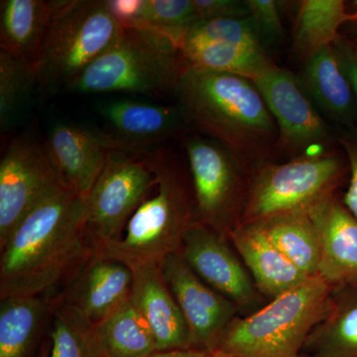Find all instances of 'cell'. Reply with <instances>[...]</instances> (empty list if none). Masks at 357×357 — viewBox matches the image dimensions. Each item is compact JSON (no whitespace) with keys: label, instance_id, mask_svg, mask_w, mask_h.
Listing matches in <instances>:
<instances>
[{"label":"cell","instance_id":"cell-1","mask_svg":"<svg viewBox=\"0 0 357 357\" xmlns=\"http://www.w3.org/2000/svg\"><path fill=\"white\" fill-rule=\"evenodd\" d=\"M0 251V299L41 297L67 286L93 255L86 199L61 184L23 218Z\"/></svg>","mask_w":357,"mask_h":357},{"label":"cell","instance_id":"cell-2","mask_svg":"<svg viewBox=\"0 0 357 357\" xmlns=\"http://www.w3.org/2000/svg\"><path fill=\"white\" fill-rule=\"evenodd\" d=\"M189 128L217 141L249 173L278 156V128L248 77L185 68L176 89Z\"/></svg>","mask_w":357,"mask_h":357},{"label":"cell","instance_id":"cell-3","mask_svg":"<svg viewBox=\"0 0 357 357\" xmlns=\"http://www.w3.org/2000/svg\"><path fill=\"white\" fill-rule=\"evenodd\" d=\"M148 155L156 176V192L138 206L121 238L93 252L130 269L161 264L167 256L178 252L185 232L197 220L191 177L177 155L165 147Z\"/></svg>","mask_w":357,"mask_h":357},{"label":"cell","instance_id":"cell-4","mask_svg":"<svg viewBox=\"0 0 357 357\" xmlns=\"http://www.w3.org/2000/svg\"><path fill=\"white\" fill-rule=\"evenodd\" d=\"M185 70L178 45L143 26H124L119 38L65 89L81 95L175 96Z\"/></svg>","mask_w":357,"mask_h":357},{"label":"cell","instance_id":"cell-5","mask_svg":"<svg viewBox=\"0 0 357 357\" xmlns=\"http://www.w3.org/2000/svg\"><path fill=\"white\" fill-rule=\"evenodd\" d=\"M333 290L321 277H311L255 314L234 319L215 351L236 357H302L307 338L332 306Z\"/></svg>","mask_w":357,"mask_h":357},{"label":"cell","instance_id":"cell-6","mask_svg":"<svg viewBox=\"0 0 357 357\" xmlns=\"http://www.w3.org/2000/svg\"><path fill=\"white\" fill-rule=\"evenodd\" d=\"M122 26L103 0H57L36 68L38 91L66 89L119 38Z\"/></svg>","mask_w":357,"mask_h":357},{"label":"cell","instance_id":"cell-7","mask_svg":"<svg viewBox=\"0 0 357 357\" xmlns=\"http://www.w3.org/2000/svg\"><path fill=\"white\" fill-rule=\"evenodd\" d=\"M347 171L349 163L342 148L302 155L285 163L267 162L249 174L239 222L309 211L335 194Z\"/></svg>","mask_w":357,"mask_h":357},{"label":"cell","instance_id":"cell-8","mask_svg":"<svg viewBox=\"0 0 357 357\" xmlns=\"http://www.w3.org/2000/svg\"><path fill=\"white\" fill-rule=\"evenodd\" d=\"M148 154L112 150L86 199V234L93 252L121 238L138 206L156 187Z\"/></svg>","mask_w":357,"mask_h":357},{"label":"cell","instance_id":"cell-9","mask_svg":"<svg viewBox=\"0 0 357 357\" xmlns=\"http://www.w3.org/2000/svg\"><path fill=\"white\" fill-rule=\"evenodd\" d=\"M185 150L196 220L220 234L230 232L241 222L250 173L227 148L206 136H188Z\"/></svg>","mask_w":357,"mask_h":357},{"label":"cell","instance_id":"cell-10","mask_svg":"<svg viewBox=\"0 0 357 357\" xmlns=\"http://www.w3.org/2000/svg\"><path fill=\"white\" fill-rule=\"evenodd\" d=\"M253 82L276 122L278 155L291 160L338 144L337 131L317 109L297 75L274 63Z\"/></svg>","mask_w":357,"mask_h":357},{"label":"cell","instance_id":"cell-11","mask_svg":"<svg viewBox=\"0 0 357 357\" xmlns=\"http://www.w3.org/2000/svg\"><path fill=\"white\" fill-rule=\"evenodd\" d=\"M61 184L45 145L25 135L11 141L0 161V248L32 208Z\"/></svg>","mask_w":357,"mask_h":357},{"label":"cell","instance_id":"cell-12","mask_svg":"<svg viewBox=\"0 0 357 357\" xmlns=\"http://www.w3.org/2000/svg\"><path fill=\"white\" fill-rule=\"evenodd\" d=\"M160 265L189 326L194 349L215 351L236 319L238 307L204 283L178 252L167 256Z\"/></svg>","mask_w":357,"mask_h":357},{"label":"cell","instance_id":"cell-13","mask_svg":"<svg viewBox=\"0 0 357 357\" xmlns=\"http://www.w3.org/2000/svg\"><path fill=\"white\" fill-rule=\"evenodd\" d=\"M98 112L117 147L133 153L153 152L190 128L177 105L121 98L102 102Z\"/></svg>","mask_w":357,"mask_h":357},{"label":"cell","instance_id":"cell-14","mask_svg":"<svg viewBox=\"0 0 357 357\" xmlns=\"http://www.w3.org/2000/svg\"><path fill=\"white\" fill-rule=\"evenodd\" d=\"M178 253L204 283L237 307H250L257 302L259 291L255 282L218 230L195 220Z\"/></svg>","mask_w":357,"mask_h":357},{"label":"cell","instance_id":"cell-15","mask_svg":"<svg viewBox=\"0 0 357 357\" xmlns=\"http://www.w3.org/2000/svg\"><path fill=\"white\" fill-rule=\"evenodd\" d=\"M133 273L123 263L93 255L66 286L57 305L93 326L130 299Z\"/></svg>","mask_w":357,"mask_h":357},{"label":"cell","instance_id":"cell-16","mask_svg":"<svg viewBox=\"0 0 357 357\" xmlns=\"http://www.w3.org/2000/svg\"><path fill=\"white\" fill-rule=\"evenodd\" d=\"M45 148L61 181L88 199L110 151L119 147L105 130L60 123L51 129Z\"/></svg>","mask_w":357,"mask_h":357},{"label":"cell","instance_id":"cell-17","mask_svg":"<svg viewBox=\"0 0 357 357\" xmlns=\"http://www.w3.org/2000/svg\"><path fill=\"white\" fill-rule=\"evenodd\" d=\"M130 300L153 333L157 351L194 349L191 333L160 264L132 268Z\"/></svg>","mask_w":357,"mask_h":357},{"label":"cell","instance_id":"cell-18","mask_svg":"<svg viewBox=\"0 0 357 357\" xmlns=\"http://www.w3.org/2000/svg\"><path fill=\"white\" fill-rule=\"evenodd\" d=\"M318 230V276L332 287L357 284V220L333 194L309 211Z\"/></svg>","mask_w":357,"mask_h":357},{"label":"cell","instance_id":"cell-19","mask_svg":"<svg viewBox=\"0 0 357 357\" xmlns=\"http://www.w3.org/2000/svg\"><path fill=\"white\" fill-rule=\"evenodd\" d=\"M298 77L317 109L337 132L356 130L354 93L333 45L303 63Z\"/></svg>","mask_w":357,"mask_h":357},{"label":"cell","instance_id":"cell-20","mask_svg":"<svg viewBox=\"0 0 357 357\" xmlns=\"http://www.w3.org/2000/svg\"><path fill=\"white\" fill-rule=\"evenodd\" d=\"M229 236L259 293L275 299L311 278L276 248L258 223H237Z\"/></svg>","mask_w":357,"mask_h":357},{"label":"cell","instance_id":"cell-21","mask_svg":"<svg viewBox=\"0 0 357 357\" xmlns=\"http://www.w3.org/2000/svg\"><path fill=\"white\" fill-rule=\"evenodd\" d=\"M57 1L2 0L0 2L1 51L24 61L36 70Z\"/></svg>","mask_w":357,"mask_h":357},{"label":"cell","instance_id":"cell-22","mask_svg":"<svg viewBox=\"0 0 357 357\" xmlns=\"http://www.w3.org/2000/svg\"><path fill=\"white\" fill-rule=\"evenodd\" d=\"M89 340L93 357H149L158 351L151 328L130 299L89 326Z\"/></svg>","mask_w":357,"mask_h":357},{"label":"cell","instance_id":"cell-23","mask_svg":"<svg viewBox=\"0 0 357 357\" xmlns=\"http://www.w3.org/2000/svg\"><path fill=\"white\" fill-rule=\"evenodd\" d=\"M357 22L344 0H303L296 14L292 54L305 63L321 49L331 46L340 37V29Z\"/></svg>","mask_w":357,"mask_h":357},{"label":"cell","instance_id":"cell-24","mask_svg":"<svg viewBox=\"0 0 357 357\" xmlns=\"http://www.w3.org/2000/svg\"><path fill=\"white\" fill-rule=\"evenodd\" d=\"M258 223L268 238L301 271L309 277L318 276L319 239L309 211L285 213Z\"/></svg>","mask_w":357,"mask_h":357},{"label":"cell","instance_id":"cell-25","mask_svg":"<svg viewBox=\"0 0 357 357\" xmlns=\"http://www.w3.org/2000/svg\"><path fill=\"white\" fill-rule=\"evenodd\" d=\"M50 306L41 297L13 296L0 303V357H28Z\"/></svg>","mask_w":357,"mask_h":357},{"label":"cell","instance_id":"cell-26","mask_svg":"<svg viewBox=\"0 0 357 357\" xmlns=\"http://www.w3.org/2000/svg\"><path fill=\"white\" fill-rule=\"evenodd\" d=\"M303 351L309 357H357V295L333 301Z\"/></svg>","mask_w":357,"mask_h":357},{"label":"cell","instance_id":"cell-27","mask_svg":"<svg viewBox=\"0 0 357 357\" xmlns=\"http://www.w3.org/2000/svg\"><path fill=\"white\" fill-rule=\"evenodd\" d=\"M181 53L185 68L237 75L251 81L275 63L266 52L248 50L229 44L192 45L183 47Z\"/></svg>","mask_w":357,"mask_h":357},{"label":"cell","instance_id":"cell-28","mask_svg":"<svg viewBox=\"0 0 357 357\" xmlns=\"http://www.w3.org/2000/svg\"><path fill=\"white\" fill-rule=\"evenodd\" d=\"M38 88L36 70L24 61L0 51V130L9 132L20 121L32 91Z\"/></svg>","mask_w":357,"mask_h":357},{"label":"cell","instance_id":"cell-29","mask_svg":"<svg viewBox=\"0 0 357 357\" xmlns=\"http://www.w3.org/2000/svg\"><path fill=\"white\" fill-rule=\"evenodd\" d=\"M196 22L192 0H142L139 13L128 26L156 30L170 37L180 48L185 33Z\"/></svg>","mask_w":357,"mask_h":357},{"label":"cell","instance_id":"cell-30","mask_svg":"<svg viewBox=\"0 0 357 357\" xmlns=\"http://www.w3.org/2000/svg\"><path fill=\"white\" fill-rule=\"evenodd\" d=\"M204 43L229 44L248 50L266 52L248 18L199 20L185 33L180 50L183 47Z\"/></svg>","mask_w":357,"mask_h":357},{"label":"cell","instance_id":"cell-31","mask_svg":"<svg viewBox=\"0 0 357 357\" xmlns=\"http://www.w3.org/2000/svg\"><path fill=\"white\" fill-rule=\"evenodd\" d=\"M50 357H93L89 340V326L75 318L64 307L54 305Z\"/></svg>","mask_w":357,"mask_h":357},{"label":"cell","instance_id":"cell-32","mask_svg":"<svg viewBox=\"0 0 357 357\" xmlns=\"http://www.w3.org/2000/svg\"><path fill=\"white\" fill-rule=\"evenodd\" d=\"M248 20L269 54L270 49L280 48L285 44V30L278 2L274 0H245Z\"/></svg>","mask_w":357,"mask_h":357},{"label":"cell","instance_id":"cell-33","mask_svg":"<svg viewBox=\"0 0 357 357\" xmlns=\"http://www.w3.org/2000/svg\"><path fill=\"white\" fill-rule=\"evenodd\" d=\"M337 142L349 163V183L344 196V206L357 220V129L338 131Z\"/></svg>","mask_w":357,"mask_h":357},{"label":"cell","instance_id":"cell-34","mask_svg":"<svg viewBox=\"0 0 357 357\" xmlns=\"http://www.w3.org/2000/svg\"><path fill=\"white\" fill-rule=\"evenodd\" d=\"M197 18L199 20L215 18H248L245 0H192Z\"/></svg>","mask_w":357,"mask_h":357},{"label":"cell","instance_id":"cell-35","mask_svg":"<svg viewBox=\"0 0 357 357\" xmlns=\"http://www.w3.org/2000/svg\"><path fill=\"white\" fill-rule=\"evenodd\" d=\"M333 46L351 84L357 112V40L340 33Z\"/></svg>","mask_w":357,"mask_h":357},{"label":"cell","instance_id":"cell-36","mask_svg":"<svg viewBox=\"0 0 357 357\" xmlns=\"http://www.w3.org/2000/svg\"><path fill=\"white\" fill-rule=\"evenodd\" d=\"M107 4L114 17L123 27L130 25L135 20L142 0H107Z\"/></svg>","mask_w":357,"mask_h":357},{"label":"cell","instance_id":"cell-37","mask_svg":"<svg viewBox=\"0 0 357 357\" xmlns=\"http://www.w3.org/2000/svg\"><path fill=\"white\" fill-rule=\"evenodd\" d=\"M149 357H213V352L199 349H177V351H157Z\"/></svg>","mask_w":357,"mask_h":357},{"label":"cell","instance_id":"cell-38","mask_svg":"<svg viewBox=\"0 0 357 357\" xmlns=\"http://www.w3.org/2000/svg\"><path fill=\"white\" fill-rule=\"evenodd\" d=\"M37 357H50V354H49L48 347L46 345H43L41 351H40L38 356Z\"/></svg>","mask_w":357,"mask_h":357},{"label":"cell","instance_id":"cell-39","mask_svg":"<svg viewBox=\"0 0 357 357\" xmlns=\"http://www.w3.org/2000/svg\"><path fill=\"white\" fill-rule=\"evenodd\" d=\"M211 352H213V357H236L234 356H229V354H223V352L218 351Z\"/></svg>","mask_w":357,"mask_h":357},{"label":"cell","instance_id":"cell-40","mask_svg":"<svg viewBox=\"0 0 357 357\" xmlns=\"http://www.w3.org/2000/svg\"><path fill=\"white\" fill-rule=\"evenodd\" d=\"M351 4H347L349 7V10L351 11V13H357V0H354V1L349 2Z\"/></svg>","mask_w":357,"mask_h":357},{"label":"cell","instance_id":"cell-41","mask_svg":"<svg viewBox=\"0 0 357 357\" xmlns=\"http://www.w3.org/2000/svg\"><path fill=\"white\" fill-rule=\"evenodd\" d=\"M354 26V29H352V31H354V37L349 36V35H347V36L351 37V38L357 40V22L356 23H352V24H349Z\"/></svg>","mask_w":357,"mask_h":357}]
</instances>
